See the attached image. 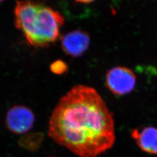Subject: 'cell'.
Segmentation results:
<instances>
[{
    "label": "cell",
    "mask_w": 157,
    "mask_h": 157,
    "mask_svg": "<svg viewBox=\"0 0 157 157\" xmlns=\"http://www.w3.org/2000/svg\"><path fill=\"white\" fill-rule=\"evenodd\" d=\"M63 51L71 56H81L90 44L89 35L81 30H75L63 36L61 41Z\"/></svg>",
    "instance_id": "5b68a950"
},
{
    "label": "cell",
    "mask_w": 157,
    "mask_h": 157,
    "mask_svg": "<svg viewBox=\"0 0 157 157\" xmlns=\"http://www.w3.org/2000/svg\"><path fill=\"white\" fill-rule=\"evenodd\" d=\"M48 133L57 144L80 157H96L115 140L112 113L94 88L74 86L51 114Z\"/></svg>",
    "instance_id": "6da1fadb"
},
{
    "label": "cell",
    "mask_w": 157,
    "mask_h": 157,
    "mask_svg": "<svg viewBox=\"0 0 157 157\" xmlns=\"http://www.w3.org/2000/svg\"><path fill=\"white\" fill-rule=\"evenodd\" d=\"M136 83L135 73L128 67H113L107 72V87L116 95H124L129 93L134 89Z\"/></svg>",
    "instance_id": "3957f363"
},
{
    "label": "cell",
    "mask_w": 157,
    "mask_h": 157,
    "mask_svg": "<svg viewBox=\"0 0 157 157\" xmlns=\"http://www.w3.org/2000/svg\"><path fill=\"white\" fill-rule=\"evenodd\" d=\"M35 121L33 112L28 107L17 105L7 113L6 122L8 128L16 134H23L32 128Z\"/></svg>",
    "instance_id": "277c9868"
},
{
    "label": "cell",
    "mask_w": 157,
    "mask_h": 157,
    "mask_svg": "<svg viewBox=\"0 0 157 157\" xmlns=\"http://www.w3.org/2000/svg\"><path fill=\"white\" fill-rule=\"evenodd\" d=\"M2 2V1H0V2Z\"/></svg>",
    "instance_id": "9c48e42d"
},
{
    "label": "cell",
    "mask_w": 157,
    "mask_h": 157,
    "mask_svg": "<svg viewBox=\"0 0 157 157\" xmlns=\"http://www.w3.org/2000/svg\"><path fill=\"white\" fill-rule=\"evenodd\" d=\"M77 2H80V3H83V4H90V3L93 2V1H88V0L83 1V0H82V1H78Z\"/></svg>",
    "instance_id": "ba28073f"
},
{
    "label": "cell",
    "mask_w": 157,
    "mask_h": 157,
    "mask_svg": "<svg viewBox=\"0 0 157 157\" xmlns=\"http://www.w3.org/2000/svg\"><path fill=\"white\" fill-rule=\"evenodd\" d=\"M51 71L57 75H61L67 70V66L65 63L61 60L53 62L51 65Z\"/></svg>",
    "instance_id": "52a82bcc"
},
{
    "label": "cell",
    "mask_w": 157,
    "mask_h": 157,
    "mask_svg": "<svg viewBox=\"0 0 157 157\" xmlns=\"http://www.w3.org/2000/svg\"><path fill=\"white\" fill-rule=\"evenodd\" d=\"M131 135L143 151L157 155V128L148 126L133 129Z\"/></svg>",
    "instance_id": "8992f818"
},
{
    "label": "cell",
    "mask_w": 157,
    "mask_h": 157,
    "mask_svg": "<svg viewBox=\"0 0 157 157\" xmlns=\"http://www.w3.org/2000/svg\"><path fill=\"white\" fill-rule=\"evenodd\" d=\"M15 25L29 43L44 47L56 41L65 22L62 14L49 6L33 1H17Z\"/></svg>",
    "instance_id": "7a4b0ae2"
}]
</instances>
